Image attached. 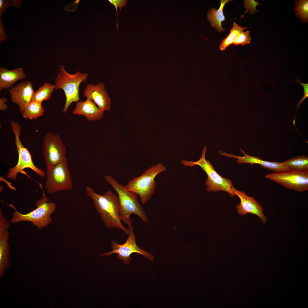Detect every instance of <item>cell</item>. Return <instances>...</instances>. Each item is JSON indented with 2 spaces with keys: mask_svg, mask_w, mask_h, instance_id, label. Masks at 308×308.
Listing matches in <instances>:
<instances>
[{
  "mask_svg": "<svg viewBox=\"0 0 308 308\" xmlns=\"http://www.w3.org/2000/svg\"><path fill=\"white\" fill-rule=\"evenodd\" d=\"M247 28V27H242L234 22L230 33L226 38L222 40L219 46L220 49L222 50H225L229 46L233 44L238 35Z\"/></svg>",
  "mask_w": 308,
  "mask_h": 308,
  "instance_id": "obj_23",
  "label": "cell"
},
{
  "mask_svg": "<svg viewBox=\"0 0 308 308\" xmlns=\"http://www.w3.org/2000/svg\"><path fill=\"white\" fill-rule=\"evenodd\" d=\"M291 80L299 82L300 83L299 85L303 87V96L301 99L299 101L295 108L297 111L299 109L300 105L302 103L303 101L308 97V83L305 84L302 83L299 79H297L296 80Z\"/></svg>",
  "mask_w": 308,
  "mask_h": 308,
  "instance_id": "obj_27",
  "label": "cell"
},
{
  "mask_svg": "<svg viewBox=\"0 0 308 308\" xmlns=\"http://www.w3.org/2000/svg\"><path fill=\"white\" fill-rule=\"evenodd\" d=\"M106 181L117 193L120 204L121 221L128 225L131 224L130 216L132 214L138 216L143 221L147 222L149 219L139 202L137 194L127 190L125 185L119 183L111 175L104 177Z\"/></svg>",
  "mask_w": 308,
  "mask_h": 308,
  "instance_id": "obj_2",
  "label": "cell"
},
{
  "mask_svg": "<svg viewBox=\"0 0 308 308\" xmlns=\"http://www.w3.org/2000/svg\"><path fill=\"white\" fill-rule=\"evenodd\" d=\"M244 4L246 11L241 16L242 18L249 11H250V14L258 12L256 9V7L258 5H261L258 1L253 0H244Z\"/></svg>",
  "mask_w": 308,
  "mask_h": 308,
  "instance_id": "obj_26",
  "label": "cell"
},
{
  "mask_svg": "<svg viewBox=\"0 0 308 308\" xmlns=\"http://www.w3.org/2000/svg\"><path fill=\"white\" fill-rule=\"evenodd\" d=\"M85 189L87 196L92 200L93 204L105 226L119 229L128 235V228L121 223L120 206L117 195L110 190L100 195L89 186L86 187Z\"/></svg>",
  "mask_w": 308,
  "mask_h": 308,
  "instance_id": "obj_1",
  "label": "cell"
},
{
  "mask_svg": "<svg viewBox=\"0 0 308 308\" xmlns=\"http://www.w3.org/2000/svg\"><path fill=\"white\" fill-rule=\"evenodd\" d=\"M88 75L80 71L73 74H70L65 70L64 66H60L54 82L56 89H62L66 97L65 104L62 112L66 113L71 104L74 102L80 101L79 86L80 83L85 82Z\"/></svg>",
  "mask_w": 308,
  "mask_h": 308,
  "instance_id": "obj_5",
  "label": "cell"
},
{
  "mask_svg": "<svg viewBox=\"0 0 308 308\" xmlns=\"http://www.w3.org/2000/svg\"><path fill=\"white\" fill-rule=\"evenodd\" d=\"M42 151L46 169L52 168L66 154V147L61 137L50 132L44 136Z\"/></svg>",
  "mask_w": 308,
  "mask_h": 308,
  "instance_id": "obj_9",
  "label": "cell"
},
{
  "mask_svg": "<svg viewBox=\"0 0 308 308\" xmlns=\"http://www.w3.org/2000/svg\"><path fill=\"white\" fill-rule=\"evenodd\" d=\"M24 68H18L13 70L0 68V90L10 88L18 81L25 78Z\"/></svg>",
  "mask_w": 308,
  "mask_h": 308,
  "instance_id": "obj_18",
  "label": "cell"
},
{
  "mask_svg": "<svg viewBox=\"0 0 308 308\" xmlns=\"http://www.w3.org/2000/svg\"><path fill=\"white\" fill-rule=\"evenodd\" d=\"M83 94L92 100L101 110L104 112L111 110V100L103 83L87 84Z\"/></svg>",
  "mask_w": 308,
  "mask_h": 308,
  "instance_id": "obj_14",
  "label": "cell"
},
{
  "mask_svg": "<svg viewBox=\"0 0 308 308\" xmlns=\"http://www.w3.org/2000/svg\"><path fill=\"white\" fill-rule=\"evenodd\" d=\"M55 89V85H52L49 82H46L34 92L32 100L40 103L44 100H47L51 98L52 94Z\"/></svg>",
  "mask_w": 308,
  "mask_h": 308,
  "instance_id": "obj_22",
  "label": "cell"
},
{
  "mask_svg": "<svg viewBox=\"0 0 308 308\" xmlns=\"http://www.w3.org/2000/svg\"><path fill=\"white\" fill-rule=\"evenodd\" d=\"M104 112L90 99L87 98L85 101L77 102L72 114L84 116L88 121H92L100 120L103 116Z\"/></svg>",
  "mask_w": 308,
  "mask_h": 308,
  "instance_id": "obj_17",
  "label": "cell"
},
{
  "mask_svg": "<svg viewBox=\"0 0 308 308\" xmlns=\"http://www.w3.org/2000/svg\"><path fill=\"white\" fill-rule=\"evenodd\" d=\"M128 226L129 233L126 242L123 244H120L114 240L111 241L112 251L104 253L100 256H110L116 254L118 259L122 260L123 263L126 265L129 264L131 259L130 255L134 253L139 254L145 258L153 261L154 256L151 253L141 249L137 245L135 235L131 224Z\"/></svg>",
  "mask_w": 308,
  "mask_h": 308,
  "instance_id": "obj_8",
  "label": "cell"
},
{
  "mask_svg": "<svg viewBox=\"0 0 308 308\" xmlns=\"http://www.w3.org/2000/svg\"><path fill=\"white\" fill-rule=\"evenodd\" d=\"M294 11L295 14L303 22L308 21V1L296 0Z\"/></svg>",
  "mask_w": 308,
  "mask_h": 308,
  "instance_id": "obj_24",
  "label": "cell"
},
{
  "mask_svg": "<svg viewBox=\"0 0 308 308\" xmlns=\"http://www.w3.org/2000/svg\"><path fill=\"white\" fill-rule=\"evenodd\" d=\"M10 1L8 0H0V16L2 15L6 9L11 5Z\"/></svg>",
  "mask_w": 308,
  "mask_h": 308,
  "instance_id": "obj_29",
  "label": "cell"
},
{
  "mask_svg": "<svg viewBox=\"0 0 308 308\" xmlns=\"http://www.w3.org/2000/svg\"><path fill=\"white\" fill-rule=\"evenodd\" d=\"M49 200L46 196L42 197L36 202V209L24 214L17 210L12 204L10 205L15 210L10 220L11 223L29 221L32 223L39 230L47 226L52 221L51 215L56 208L55 203L49 202Z\"/></svg>",
  "mask_w": 308,
  "mask_h": 308,
  "instance_id": "obj_3",
  "label": "cell"
},
{
  "mask_svg": "<svg viewBox=\"0 0 308 308\" xmlns=\"http://www.w3.org/2000/svg\"><path fill=\"white\" fill-rule=\"evenodd\" d=\"M7 100L6 97H3L0 99V110L5 112L8 109V105L6 104Z\"/></svg>",
  "mask_w": 308,
  "mask_h": 308,
  "instance_id": "obj_30",
  "label": "cell"
},
{
  "mask_svg": "<svg viewBox=\"0 0 308 308\" xmlns=\"http://www.w3.org/2000/svg\"><path fill=\"white\" fill-rule=\"evenodd\" d=\"M10 223L3 215L0 216V278L8 268L11 261L8 240L9 233L8 229Z\"/></svg>",
  "mask_w": 308,
  "mask_h": 308,
  "instance_id": "obj_15",
  "label": "cell"
},
{
  "mask_svg": "<svg viewBox=\"0 0 308 308\" xmlns=\"http://www.w3.org/2000/svg\"><path fill=\"white\" fill-rule=\"evenodd\" d=\"M250 32L247 31L240 33L234 41L233 44L235 45H243L249 44L251 40L250 35Z\"/></svg>",
  "mask_w": 308,
  "mask_h": 308,
  "instance_id": "obj_25",
  "label": "cell"
},
{
  "mask_svg": "<svg viewBox=\"0 0 308 308\" xmlns=\"http://www.w3.org/2000/svg\"><path fill=\"white\" fill-rule=\"evenodd\" d=\"M44 112L41 103L32 100L22 114L25 119H32L42 116Z\"/></svg>",
  "mask_w": 308,
  "mask_h": 308,
  "instance_id": "obj_21",
  "label": "cell"
},
{
  "mask_svg": "<svg viewBox=\"0 0 308 308\" xmlns=\"http://www.w3.org/2000/svg\"><path fill=\"white\" fill-rule=\"evenodd\" d=\"M281 163L291 170L308 171V157L305 155L294 157Z\"/></svg>",
  "mask_w": 308,
  "mask_h": 308,
  "instance_id": "obj_20",
  "label": "cell"
},
{
  "mask_svg": "<svg viewBox=\"0 0 308 308\" xmlns=\"http://www.w3.org/2000/svg\"><path fill=\"white\" fill-rule=\"evenodd\" d=\"M13 3L11 5L12 6L20 7L22 5V1L21 0L13 1Z\"/></svg>",
  "mask_w": 308,
  "mask_h": 308,
  "instance_id": "obj_32",
  "label": "cell"
},
{
  "mask_svg": "<svg viewBox=\"0 0 308 308\" xmlns=\"http://www.w3.org/2000/svg\"><path fill=\"white\" fill-rule=\"evenodd\" d=\"M17 148L18 154V160L17 165L9 169L7 177L13 181L16 180L19 173L26 168H29L35 172L39 176L44 177V171L37 167L33 163L31 155L22 144L18 145Z\"/></svg>",
  "mask_w": 308,
  "mask_h": 308,
  "instance_id": "obj_11",
  "label": "cell"
},
{
  "mask_svg": "<svg viewBox=\"0 0 308 308\" xmlns=\"http://www.w3.org/2000/svg\"><path fill=\"white\" fill-rule=\"evenodd\" d=\"M0 42L6 39L7 38L5 35V29L3 25L1 19H0Z\"/></svg>",
  "mask_w": 308,
  "mask_h": 308,
  "instance_id": "obj_31",
  "label": "cell"
},
{
  "mask_svg": "<svg viewBox=\"0 0 308 308\" xmlns=\"http://www.w3.org/2000/svg\"><path fill=\"white\" fill-rule=\"evenodd\" d=\"M45 188L52 194L63 191H70L73 182L66 156L52 168L46 169Z\"/></svg>",
  "mask_w": 308,
  "mask_h": 308,
  "instance_id": "obj_7",
  "label": "cell"
},
{
  "mask_svg": "<svg viewBox=\"0 0 308 308\" xmlns=\"http://www.w3.org/2000/svg\"><path fill=\"white\" fill-rule=\"evenodd\" d=\"M240 149L241 152L243 153L244 156H236L232 154L230 155V157L237 159V162L239 163H249L251 165L258 164L262 167L272 171L275 173L281 172L291 170L283 165L281 162H270L263 160L258 157L248 155L242 149L240 148Z\"/></svg>",
  "mask_w": 308,
  "mask_h": 308,
  "instance_id": "obj_16",
  "label": "cell"
},
{
  "mask_svg": "<svg viewBox=\"0 0 308 308\" xmlns=\"http://www.w3.org/2000/svg\"><path fill=\"white\" fill-rule=\"evenodd\" d=\"M231 189L234 194L240 199V204L236 206L238 214L244 215L249 213L256 215L259 217L263 224H266L267 218L260 204L253 197L248 196L244 191H238L233 186Z\"/></svg>",
  "mask_w": 308,
  "mask_h": 308,
  "instance_id": "obj_12",
  "label": "cell"
},
{
  "mask_svg": "<svg viewBox=\"0 0 308 308\" xmlns=\"http://www.w3.org/2000/svg\"><path fill=\"white\" fill-rule=\"evenodd\" d=\"M12 102L17 104L22 114L32 101L35 92L32 82L28 80L21 82L9 90Z\"/></svg>",
  "mask_w": 308,
  "mask_h": 308,
  "instance_id": "obj_13",
  "label": "cell"
},
{
  "mask_svg": "<svg viewBox=\"0 0 308 308\" xmlns=\"http://www.w3.org/2000/svg\"><path fill=\"white\" fill-rule=\"evenodd\" d=\"M231 1H232L221 0L220 5L218 10L213 8L208 11L207 15L208 20L212 27L219 32H222L225 30L222 25V22L225 21V18L223 12L224 7L226 3Z\"/></svg>",
  "mask_w": 308,
  "mask_h": 308,
  "instance_id": "obj_19",
  "label": "cell"
},
{
  "mask_svg": "<svg viewBox=\"0 0 308 308\" xmlns=\"http://www.w3.org/2000/svg\"><path fill=\"white\" fill-rule=\"evenodd\" d=\"M266 177L285 187L299 192L308 190V171L291 170L268 174Z\"/></svg>",
  "mask_w": 308,
  "mask_h": 308,
  "instance_id": "obj_10",
  "label": "cell"
},
{
  "mask_svg": "<svg viewBox=\"0 0 308 308\" xmlns=\"http://www.w3.org/2000/svg\"><path fill=\"white\" fill-rule=\"evenodd\" d=\"M108 1L110 2L111 4L114 5L116 9V15H117V27L118 28L117 25V15L118 14V13L117 11V7H119L120 8V12L121 10V8L122 7H125L127 3V1L125 0H109Z\"/></svg>",
  "mask_w": 308,
  "mask_h": 308,
  "instance_id": "obj_28",
  "label": "cell"
},
{
  "mask_svg": "<svg viewBox=\"0 0 308 308\" xmlns=\"http://www.w3.org/2000/svg\"><path fill=\"white\" fill-rule=\"evenodd\" d=\"M207 150L206 146L202 149L201 157L197 161L183 160L181 162L183 165L187 167H192L196 165H198L205 172L207 179L205 182V184L206 189L208 192L222 191L228 193L231 196H234L235 194L231 189L232 187V181L220 175L215 170L210 161L206 160L205 155Z\"/></svg>",
  "mask_w": 308,
  "mask_h": 308,
  "instance_id": "obj_6",
  "label": "cell"
},
{
  "mask_svg": "<svg viewBox=\"0 0 308 308\" xmlns=\"http://www.w3.org/2000/svg\"><path fill=\"white\" fill-rule=\"evenodd\" d=\"M166 170L162 163H158L147 169L138 177L129 181L125 185V187L138 195L142 204H145L154 193L156 186V177Z\"/></svg>",
  "mask_w": 308,
  "mask_h": 308,
  "instance_id": "obj_4",
  "label": "cell"
}]
</instances>
